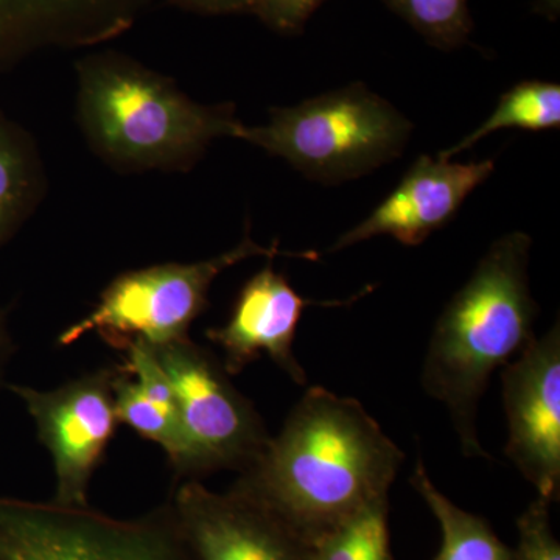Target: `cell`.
I'll return each instance as SVG.
<instances>
[{
	"label": "cell",
	"instance_id": "obj_1",
	"mask_svg": "<svg viewBox=\"0 0 560 560\" xmlns=\"http://www.w3.org/2000/svg\"><path fill=\"white\" fill-rule=\"evenodd\" d=\"M404 459L359 400L313 386L232 488L312 545L389 497Z\"/></svg>",
	"mask_w": 560,
	"mask_h": 560
},
{
	"label": "cell",
	"instance_id": "obj_2",
	"mask_svg": "<svg viewBox=\"0 0 560 560\" xmlns=\"http://www.w3.org/2000/svg\"><path fill=\"white\" fill-rule=\"evenodd\" d=\"M530 248L525 232L497 238L431 331L420 382L447 408L467 458L489 459L477 423L490 377L537 337Z\"/></svg>",
	"mask_w": 560,
	"mask_h": 560
},
{
	"label": "cell",
	"instance_id": "obj_3",
	"mask_svg": "<svg viewBox=\"0 0 560 560\" xmlns=\"http://www.w3.org/2000/svg\"><path fill=\"white\" fill-rule=\"evenodd\" d=\"M77 121L92 153L121 173H187L213 140L237 138L232 103L202 105L156 70L114 51L77 62Z\"/></svg>",
	"mask_w": 560,
	"mask_h": 560
},
{
	"label": "cell",
	"instance_id": "obj_4",
	"mask_svg": "<svg viewBox=\"0 0 560 560\" xmlns=\"http://www.w3.org/2000/svg\"><path fill=\"white\" fill-rule=\"evenodd\" d=\"M411 131V121L393 103L357 83L272 108L267 124H242L235 139L289 162L307 178L338 184L397 160Z\"/></svg>",
	"mask_w": 560,
	"mask_h": 560
},
{
	"label": "cell",
	"instance_id": "obj_5",
	"mask_svg": "<svg viewBox=\"0 0 560 560\" xmlns=\"http://www.w3.org/2000/svg\"><path fill=\"white\" fill-rule=\"evenodd\" d=\"M294 256L316 260L318 254L285 253L279 242L261 246L245 237L230 250L200 261L151 265L116 276L102 291L86 316L61 331L58 345L72 346L95 334L110 348L124 352L132 342L151 348L189 338L191 324L209 305V290L221 272L250 257Z\"/></svg>",
	"mask_w": 560,
	"mask_h": 560
},
{
	"label": "cell",
	"instance_id": "obj_6",
	"mask_svg": "<svg viewBox=\"0 0 560 560\" xmlns=\"http://www.w3.org/2000/svg\"><path fill=\"white\" fill-rule=\"evenodd\" d=\"M0 560H197L171 501L136 518L0 499Z\"/></svg>",
	"mask_w": 560,
	"mask_h": 560
},
{
	"label": "cell",
	"instance_id": "obj_7",
	"mask_svg": "<svg viewBox=\"0 0 560 560\" xmlns=\"http://www.w3.org/2000/svg\"><path fill=\"white\" fill-rule=\"evenodd\" d=\"M175 393L183 451L179 478L248 469L270 433L253 401L231 382L223 363L187 338L153 348Z\"/></svg>",
	"mask_w": 560,
	"mask_h": 560
},
{
	"label": "cell",
	"instance_id": "obj_8",
	"mask_svg": "<svg viewBox=\"0 0 560 560\" xmlns=\"http://www.w3.org/2000/svg\"><path fill=\"white\" fill-rule=\"evenodd\" d=\"M119 366L103 368L73 378L60 388L35 389L13 385L32 416L39 441L50 453L55 470L51 503L88 508L95 470L105 459L120 422L114 401V382Z\"/></svg>",
	"mask_w": 560,
	"mask_h": 560
},
{
	"label": "cell",
	"instance_id": "obj_9",
	"mask_svg": "<svg viewBox=\"0 0 560 560\" xmlns=\"http://www.w3.org/2000/svg\"><path fill=\"white\" fill-rule=\"evenodd\" d=\"M508 459L537 495L560 497V326L536 337L501 370Z\"/></svg>",
	"mask_w": 560,
	"mask_h": 560
},
{
	"label": "cell",
	"instance_id": "obj_10",
	"mask_svg": "<svg viewBox=\"0 0 560 560\" xmlns=\"http://www.w3.org/2000/svg\"><path fill=\"white\" fill-rule=\"evenodd\" d=\"M197 560H311V545L235 488L213 492L198 480L171 500Z\"/></svg>",
	"mask_w": 560,
	"mask_h": 560
},
{
	"label": "cell",
	"instance_id": "obj_11",
	"mask_svg": "<svg viewBox=\"0 0 560 560\" xmlns=\"http://www.w3.org/2000/svg\"><path fill=\"white\" fill-rule=\"evenodd\" d=\"M268 259L261 270L246 280L234 302L230 319L206 331V337L223 350L224 370L241 374L261 355L285 372L296 385H307V372L294 355L298 326L308 305L341 307L349 301H312L301 296L285 276Z\"/></svg>",
	"mask_w": 560,
	"mask_h": 560
},
{
	"label": "cell",
	"instance_id": "obj_12",
	"mask_svg": "<svg viewBox=\"0 0 560 560\" xmlns=\"http://www.w3.org/2000/svg\"><path fill=\"white\" fill-rule=\"evenodd\" d=\"M495 168V162H453L423 154L368 219L345 232L327 253L348 249L381 235L405 246L422 245L433 232L447 226Z\"/></svg>",
	"mask_w": 560,
	"mask_h": 560
},
{
	"label": "cell",
	"instance_id": "obj_13",
	"mask_svg": "<svg viewBox=\"0 0 560 560\" xmlns=\"http://www.w3.org/2000/svg\"><path fill=\"white\" fill-rule=\"evenodd\" d=\"M125 0H0V75L32 51L97 44Z\"/></svg>",
	"mask_w": 560,
	"mask_h": 560
},
{
	"label": "cell",
	"instance_id": "obj_14",
	"mask_svg": "<svg viewBox=\"0 0 560 560\" xmlns=\"http://www.w3.org/2000/svg\"><path fill=\"white\" fill-rule=\"evenodd\" d=\"M46 189L35 139L0 113V248L31 219Z\"/></svg>",
	"mask_w": 560,
	"mask_h": 560
},
{
	"label": "cell",
	"instance_id": "obj_15",
	"mask_svg": "<svg viewBox=\"0 0 560 560\" xmlns=\"http://www.w3.org/2000/svg\"><path fill=\"white\" fill-rule=\"evenodd\" d=\"M410 481L441 528V548L433 560L511 559V548L486 518L464 511L436 488L422 456L416 460Z\"/></svg>",
	"mask_w": 560,
	"mask_h": 560
},
{
	"label": "cell",
	"instance_id": "obj_16",
	"mask_svg": "<svg viewBox=\"0 0 560 560\" xmlns=\"http://www.w3.org/2000/svg\"><path fill=\"white\" fill-rule=\"evenodd\" d=\"M560 127V86L548 81H522L500 97L495 110L477 130L467 135L438 158L452 160L477 145L480 140L501 130L544 131Z\"/></svg>",
	"mask_w": 560,
	"mask_h": 560
},
{
	"label": "cell",
	"instance_id": "obj_17",
	"mask_svg": "<svg viewBox=\"0 0 560 560\" xmlns=\"http://www.w3.org/2000/svg\"><path fill=\"white\" fill-rule=\"evenodd\" d=\"M389 497L371 503L311 545V560H394Z\"/></svg>",
	"mask_w": 560,
	"mask_h": 560
},
{
	"label": "cell",
	"instance_id": "obj_18",
	"mask_svg": "<svg viewBox=\"0 0 560 560\" xmlns=\"http://www.w3.org/2000/svg\"><path fill=\"white\" fill-rule=\"evenodd\" d=\"M114 401L120 425L124 423L143 440L160 445L175 467L183 451L178 415L150 400L121 364L114 382Z\"/></svg>",
	"mask_w": 560,
	"mask_h": 560
},
{
	"label": "cell",
	"instance_id": "obj_19",
	"mask_svg": "<svg viewBox=\"0 0 560 560\" xmlns=\"http://www.w3.org/2000/svg\"><path fill=\"white\" fill-rule=\"evenodd\" d=\"M383 2L438 49L451 50L463 46L474 28L469 0H383Z\"/></svg>",
	"mask_w": 560,
	"mask_h": 560
},
{
	"label": "cell",
	"instance_id": "obj_20",
	"mask_svg": "<svg viewBox=\"0 0 560 560\" xmlns=\"http://www.w3.org/2000/svg\"><path fill=\"white\" fill-rule=\"evenodd\" d=\"M552 501L545 497L522 512L517 521L518 544L510 560H560V545L551 525Z\"/></svg>",
	"mask_w": 560,
	"mask_h": 560
},
{
	"label": "cell",
	"instance_id": "obj_21",
	"mask_svg": "<svg viewBox=\"0 0 560 560\" xmlns=\"http://www.w3.org/2000/svg\"><path fill=\"white\" fill-rule=\"evenodd\" d=\"M326 0H254L250 13L283 35L301 32Z\"/></svg>",
	"mask_w": 560,
	"mask_h": 560
},
{
	"label": "cell",
	"instance_id": "obj_22",
	"mask_svg": "<svg viewBox=\"0 0 560 560\" xmlns=\"http://www.w3.org/2000/svg\"><path fill=\"white\" fill-rule=\"evenodd\" d=\"M168 2L191 13L232 14L250 13L254 0H168Z\"/></svg>",
	"mask_w": 560,
	"mask_h": 560
},
{
	"label": "cell",
	"instance_id": "obj_23",
	"mask_svg": "<svg viewBox=\"0 0 560 560\" xmlns=\"http://www.w3.org/2000/svg\"><path fill=\"white\" fill-rule=\"evenodd\" d=\"M14 352L13 338L9 330V320H7V311L0 308V388L3 386L7 366H9L11 355Z\"/></svg>",
	"mask_w": 560,
	"mask_h": 560
}]
</instances>
